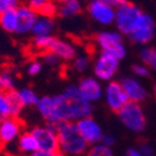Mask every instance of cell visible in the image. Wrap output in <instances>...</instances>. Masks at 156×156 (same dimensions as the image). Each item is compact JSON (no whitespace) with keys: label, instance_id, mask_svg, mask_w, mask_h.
<instances>
[{"label":"cell","instance_id":"cell-1","mask_svg":"<svg viewBox=\"0 0 156 156\" xmlns=\"http://www.w3.org/2000/svg\"><path fill=\"white\" fill-rule=\"evenodd\" d=\"M53 125L60 122H76L93 115V104L87 102L76 85H69L60 94L53 96Z\"/></svg>","mask_w":156,"mask_h":156},{"label":"cell","instance_id":"cell-2","mask_svg":"<svg viewBox=\"0 0 156 156\" xmlns=\"http://www.w3.org/2000/svg\"><path fill=\"white\" fill-rule=\"evenodd\" d=\"M59 151L68 156H81L87 152L89 145L77 130L76 122H60L56 125Z\"/></svg>","mask_w":156,"mask_h":156},{"label":"cell","instance_id":"cell-3","mask_svg":"<svg viewBox=\"0 0 156 156\" xmlns=\"http://www.w3.org/2000/svg\"><path fill=\"white\" fill-rule=\"evenodd\" d=\"M120 122L133 133H142L146 127V116L140 104L127 102L118 112Z\"/></svg>","mask_w":156,"mask_h":156},{"label":"cell","instance_id":"cell-4","mask_svg":"<svg viewBox=\"0 0 156 156\" xmlns=\"http://www.w3.org/2000/svg\"><path fill=\"white\" fill-rule=\"evenodd\" d=\"M142 11L139 6H136L133 3H125L122 6L115 10V25L119 29L121 35H130L133 33L135 25L141 16Z\"/></svg>","mask_w":156,"mask_h":156},{"label":"cell","instance_id":"cell-5","mask_svg":"<svg viewBox=\"0 0 156 156\" xmlns=\"http://www.w3.org/2000/svg\"><path fill=\"white\" fill-rule=\"evenodd\" d=\"M96 46L105 53L111 54L119 61L125 58L126 48L122 43V35L118 31H100L94 37Z\"/></svg>","mask_w":156,"mask_h":156},{"label":"cell","instance_id":"cell-6","mask_svg":"<svg viewBox=\"0 0 156 156\" xmlns=\"http://www.w3.org/2000/svg\"><path fill=\"white\" fill-rule=\"evenodd\" d=\"M119 70V60L105 51H100L98 54L94 65L93 71L95 75V79L99 81H112V77L116 75Z\"/></svg>","mask_w":156,"mask_h":156},{"label":"cell","instance_id":"cell-7","mask_svg":"<svg viewBox=\"0 0 156 156\" xmlns=\"http://www.w3.org/2000/svg\"><path fill=\"white\" fill-rule=\"evenodd\" d=\"M40 151L56 154L59 151V141L56 135V126L46 124L45 126H35L31 130Z\"/></svg>","mask_w":156,"mask_h":156},{"label":"cell","instance_id":"cell-8","mask_svg":"<svg viewBox=\"0 0 156 156\" xmlns=\"http://www.w3.org/2000/svg\"><path fill=\"white\" fill-rule=\"evenodd\" d=\"M155 30H156V24L152 16H150L146 12H142L133 33L129 35V37L133 43L144 45L152 40V37L155 35Z\"/></svg>","mask_w":156,"mask_h":156},{"label":"cell","instance_id":"cell-9","mask_svg":"<svg viewBox=\"0 0 156 156\" xmlns=\"http://www.w3.org/2000/svg\"><path fill=\"white\" fill-rule=\"evenodd\" d=\"M87 14L101 25H110L115 21V9L108 0H93L86 6Z\"/></svg>","mask_w":156,"mask_h":156},{"label":"cell","instance_id":"cell-10","mask_svg":"<svg viewBox=\"0 0 156 156\" xmlns=\"http://www.w3.org/2000/svg\"><path fill=\"white\" fill-rule=\"evenodd\" d=\"M104 99L108 108L118 114L126 104L129 102V99L125 94V91L122 90L120 81H110L106 84V86L104 87Z\"/></svg>","mask_w":156,"mask_h":156},{"label":"cell","instance_id":"cell-11","mask_svg":"<svg viewBox=\"0 0 156 156\" xmlns=\"http://www.w3.org/2000/svg\"><path fill=\"white\" fill-rule=\"evenodd\" d=\"M76 126H77L80 135L87 142L89 146L100 144V141L104 136V131L100 124L94 118L89 116V118H84L79 121H76Z\"/></svg>","mask_w":156,"mask_h":156},{"label":"cell","instance_id":"cell-12","mask_svg":"<svg viewBox=\"0 0 156 156\" xmlns=\"http://www.w3.org/2000/svg\"><path fill=\"white\" fill-rule=\"evenodd\" d=\"M77 90H79L80 95L90 104L96 102L100 100L104 95V87L100 84V81L95 77H83V79L77 83Z\"/></svg>","mask_w":156,"mask_h":156},{"label":"cell","instance_id":"cell-13","mask_svg":"<svg viewBox=\"0 0 156 156\" xmlns=\"http://www.w3.org/2000/svg\"><path fill=\"white\" fill-rule=\"evenodd\" d=\"M37 18H39V15L28 4H20L16 8L18 25H16V33L15 34L24 35V34L31 33Z\"/></svg>","mask_w":156,"mask_h":156},{"label":"cell","instance_id":"cell-14","mask_svg":"<svg viewBox=\"0 0 156 156\" xmlns=\"http://www.w3.org/2000/svg\"><path fill=\"white\" fill-rule=\"evenodd\" d=\"M23 124L19 119L6 118L0 119V144L6 145L15 141L21 135Z\"/></svg>","mask_w":156,"mask_h":156},{"label":"cell","instance_id":"cell-15","mask_svg":"<svg viewBox=\"0 0 156 156\" xmlns=\"http://www.w3.org/2000/svg\"><path fill=\"white\" fill-rule=\"evenodd\" d=\"M120 85H121L122 90L125 91L130 102L140 104L142 101H145L147 95H149L145 86L142 85L139 80L134 79V77H129V76L122 77V79L120 80Z\"/></svg>","mask_w":156,"mask_h":156},{"label":"cell","instance_id":"cell-16","mask_svg":"<svg viewBox=\"0 0 156 156\" xmlns=\"http://www.w3.org/2000/svg\"><path fill=\"white\" fill-rule=\"evenodd\" d=\"M49 51H51L53 54H55L60 60H65V61L74 60L77 56L76 48L71 43L61 40V39H58L56 36L54 39L53 44H51Z\"/></svg>","mask_w":156,"mask_h":156},{"label":"cell","instance_id":"cell-17","mask_svg":"<svg viewBox=\"0 0 156 156\" xmlns=\"http://www.w3.org/2000/svg\"><path fill=\"white\" fill-rule=\"evenodd\" d=\"M28 5L36 12L39 16L53 19L58 14V4L49 0H31Z\"/></svg>","mask_w":156,"mask_h":156},{"label":"cell","instance_id":"cell-18","mask_svg":"<svg viewBox=\"0 0 156 156\" xmlns=\"http://www.w3.org/2000/svg\"><path fill=\"white\" fill-rule=\"evenodd\" d=\"M83 10V4L77 0H65L58 4V14L60 18L69 19L79 15Z\"/></svg>","mask_w":156,"mask_h":156},{"label":"cell","instance_id":"cell-19","mask_svg":"<svg viewBox=\"0 0 156 156\" xmlns=\"http://www.w3.org/2000/svg\"><path fill=\"white\" fill-rule=\"evenodd\" d=\"M55 30V23L51 18L39 16L31 30L33 36H53Z\"/></svg>","mask_w":156,"mask_h":156},{"label":"cell","instance_id":"cell-20","mask_svg":"<svg viewBox=\"0 0 156 156\" xmlns=\"http://www.w3.org/2000/svg\"><path fill=\"white\" fill-rule=\"evenodd\" d=\"M36 110L40 114L41 118L46 121V124L53 125V112H54V108H53V96L50 95H44L39 99L37 104H36ZM55 126V125H54Z\"/></svg>","mask_w":156,"mask_h":156},{"label":"cell","instance_id":"cell-21","mask_svg":"<svg viewBox=\"0 0 156 156\" xmlns=\"http://www.w3.org/2000/svg\"><path fill=\"white\" fill-rule=\"evenodd\" d=\"M18 147L21 152L27 154V155H30L39 150L37 142H36L34 135L31 134V131L21 133V135L18 139Z\"/></svg>","mask_w":156,"mask_h":156},{"label":"cell","instance_id":"cell-22","mask_svg":"<svg viewBox=\"0 0 156 156\" xmlns=\"http://www.w3.org/2000/svg\"><path fill=\"white\" fill-rule=\"evenodd\" d=\"M16 9H10L0 14V28L6 33H16Z\"/></svg>","mask_w":156,"mask_h":156},{"label":"cell","instance_id":"cell-23","mask_svg":"<svg viewBox=\"0 0 156 156\" xmlns=\"http://www.w3.org/2000/svg\"><path fill=\"white\" fill-rule=\"evenodd\" d=\"M6 94V99L9 101L10 105V111H11V118L19 119V116L24 109L23 104L20 101V98L18 95V90H12V91H5Z\"/></svg>","mask_w":156,"mask_h":156},{"label":"cell","instance_id":"cell-24","mask_svg":"<svg viewBox=\"0 0 156 156\" xmlns=\"http://www.w3.org/2000/svg\"><path fill=\"white\" fill-rule=\"evenodd\" d=\"M18 95L20 98V101H21L24 108H27V106H36L39 99H40V96H39L34 91V90L30 89V87H23V89L18 90Z\"/></svg>","mask_w":156,"mask_h":156},{"label":"cell","instance_id":"cell-25","mask_svg":"<svg viewBox=\"0 0 156 156\" xmlns=\"http://www.w3.org/2000/svg\"><path fill=\"white\" fill-rule=\"evenodd\" d=\"M55 36H33L31 40V45L35 50L40 51V53H46L50 50V46L53 44Z\"/></svg>","mask_w":156,"mask_h":156},{"label":"cell","instance_id":"cell-26","mask_svg":"<svg viewBox=\"0 0 156 156\" xmlns=\"http://www.w3.org/2000/svg\"><path fill=\"white\" fill-rule=\"evenodd\" d=\"M140 58L145 66L156 70V48H144L140 51Z\"/></svg>","mask_w":156,"mask_h":156},{"label":"cell","instance_id":"cell-27","mask_svg":"<svg viewBox=\"0 0 156 156\" xmlns=\"http://www.w3.org/2000/svg\"><path fill=\"white\" fill-rule=\"evenodd\" d=\"M0 79L3 83L4 91H12L15 89V75L10 69H3L0 71Z\"/></svg>","mask_w":156,"mask_h":156},{"label":"cell","instance_id":"cell-28","mask_svg":"<svg viewBox=\"0 0 156 156\" xmlns=\"http://www.w3.org/2000/svg\"><path fill=\"white\" fill-rule=\"evenodd\" d=\"M86 156H114V151L110 147H106L101 144L94 145V146H90Z\"/></svg>","mask_w":156,"mask_h":156},{"label":"cell","instance_id":"cell-29","mask_svg":"<svg viewBox=\"0 0 156 156\" xmlns=\"http://www.w3.org/2000/svg\"><path fill=\"white\" fill-rule=\"evenodd\" d=\"M90 66V59L87 55H77L73 60V68L76 73H84Z\"/></svg>","mask_w":156,"mask_h":156},{"label":"cell","instance_id":"cell-30","mask_svg":"<svg viewBox=\"0 0 156 156\" xmlns=\"http://www.w3.org/2000/svg\"><path fill=\"white\" fill-rule=\"evenodd\" d=\"M11 118V111H10V105L6 99L5 91L0 93V119H6Z\"/></svg>","mask_w":156,"mask_h":156},{"label":"cell","instance_id":"cell-31","mask_svg":"<svg viewBox=\"0 0 156 156\" xmlns=\"http://www.w3.org/2000/svg\"><path fill=\"white\" fill-rule=\"evenodd\" d=\"M41 60L44 64L49 65V66H56L61 62V60L55 55L53 54L51 51H46V53H43L41 54Z\"/></svg>","mask_w":156,"mask_h":156},{"label":"cell","instance_id":"cell-32","mask_svg":"<svg viewBox=\"0 0 156 156\" xmlns=\"http://www.w3.org/2000/svg\"><path fill=\"white\" fill-rule=\"evenodd\" d=\"M41 70H43V64H41V61H39V60L30 61L28 64V66H27V73L30 76H36Z\"/></svg>","mask_w":156,"mask_h":156},{"label":"cell","instance_id":"cell-33","mask_svg":"<svg viewBox=\"0 0 156 156\" xmlns=\"http://www.w3.org/2000/svg\"><path fill=\"white\" fill-rule=\"evenodd\" d=\"M20 5L18 0H0V14L10 10V9H16Z\"/></svg>","mask_w":156,"mask_h":156},{"label":"cell","instance_id":"cell-34","mask_svg":"<svg viewBox=\"0 0 156 156\" xmlns=\"http://www.w3.org/2000/svg\"><path fill=\"white\" fill-rule=\"evenodd\" d=\"M133 73L139 77H147L150 75V69L144 64H135L133 66Z\"/></svg>","mask_w":156,"mask_h":156},{"label":"cell","instance_id":"cell-35","mask_svg":"<svg viewBox=\"0 0 156 156\" xmlns=\"http://www.w3.org/2000/svg\"><path fill=\"white\" fill-rule=\"evenodd\" d=\"M100 144L111 149L115 145V137L112 135H110V134H104V136H102V139L100 141Z\"/></svg>","mask_w":156,"mask_h":156},{"label":"cell","instance_id":"cell-36","mask_svg":"<svg viewBox=\"0 0 156 156\" xmlns=\"http://www.w3.org/2000/svg\"><path fill=\"white\" fill-rule=\"evenodd\" d=\"M125 156H144V155L139 151L137 147H129L125 152Z\"/></svg>","mask_w":156,"mask_h":156},{"label":"cell","instance_id":"cell-37","mask_svg":"<svg viewBox=\"0 0 156 156\" xmlns=\"http://www.w3.org/2000/svg\"><path fill=\"white\" fill-rule=\"evenodd\" d=\"M28 156H55V154H53V152H45V151L37 150V151H35V152H33V154H30V155H28Z\"/></svg>","mask_w":156,"mask_h":156},{"label":"cell","instance_id":"cell-38","mask_svg":"<svg viewBox=\"0 0 156 156\" xmlns=\"http://www.w3.org/2000/svg\"><path fill=\"white\" fill-rule=\"evenodd\" d=\"M55 156H68V155H65V154L61 152V151H58V152L55 154Z\"/></svg>","mask_w":156,"mask_h":156},{"label":"cell","instance_id":"cell-39","mask_svg":"<svg viewBox=\"0 0 156 156\" xmlns=\"http://www.w3.org/2000/svg\"><path fill=\"white\" fill-rule=\"evenodd\" d=\"M4 91V87H3V83H2V79H0V93Z\"/></svg>","mask_w":156,"mask_h":156},{"label":"cell","instance_id":"cell-40","mask_svg":"<svg viewBox=\"0 0 156 156\" xmlns=\"http://www.w3.org/2000/svg\"><path fill=\"white\" fill-rule=\"evenodd\" d=\"M154 90H155V95H156V86H155V87H154Z\"/></svg>","mask_w":156,"mask_h":156},{"label":"cell","instance_id":"cell-41","mask_svg":"<svg viewBox=\"0 0 156 156\" xmlns=\"http://www.w3.org/2000/svg\"><path fill=\"white\" fill-rule=\"evenodd\" d=\"M146 156H155V155H152V154H151V155H146Z\"/></svg>","mask_w":156,"mask_h":156},{"label":"cell","instance_id":"cell-42","mask_svg":"<svg viewBox=\"0 0 156 156\" xmlns=\"http://www.w3.org/2000/svg\"><path fill=\"white\" fill-rule=\"evenodd\" d=\"M0 145H2V144H0Z\"/></svg>","mask_w":156,"mask_h":156}]
</instances>
